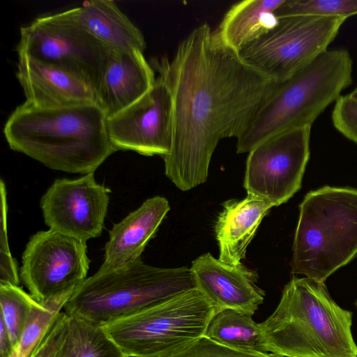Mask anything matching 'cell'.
I'll return each mask as SVG.
<instances>
[{
  "mask_svg": "<svg viewBox=\"0 0 357 357\" xmlns=\"http://www.w3.org/2000/svg\"><path fill=\"white\" fill-rule=\"evenodd\" d=\"M222 206L215 225L219 260L238 266L245 258L247 248L261 220L273 206L266 199L248 194L244 199H230Z\"/></svg>",
  "mask_w": 357,
  "mask_h": 357,
  "instance_id": "ac0fdd59",
  "label": "cell"
},
{
  "mask_svg": "<svg viewBox=\"0 0 357 357\" xmlns=\"http://www.w3.org/2000/svg\"><path fill=\"white\" fill-rule=\"evenodd\" d=\"M106 126L117 151L130 150L162 158L168 155L172 141V100L164 79L158 75L144 96L107 116Z\"/></svg>",
  "mask_w": 357,
  "mask_h": 357,
  "instance_id": "4fadbf2b",
  "label": "cell"
},
{
  "mask_svg": "<svg viewBox=\"0 0 357 357\" xmlns=\"http://www.w3.org/2000/svg\"><path fill=\"white\" fill-rule=\"evenodd\" d=\"M61 357L128 356L112 339L103 326L68 315Z\"/></svg>",
  "mask_w": 357,
  "mask_h": 357,
  "instance_id": "7402d4cb",
  "label": "cell"
},
{
  "mask_svg": "<svg viewBox=\"0 0 357 357\" xmlns=\"http://www.w3.org/2000/svg\"><path fill=\"white\" fill-rule=\"evenodd\" d=\"M150 63L172 100L165 173L187 191L206 181L219 142L242 134L275 82L223 45L207 23L181 41L172 59Z\"/></svg>",
  "mask_w": 357,
  "mask_h": 357,
  "instance_id": "6da1fadb",
  "label": "cell"
},
{
  "mask_svg": "<svg viewBox=\"0 0 357 357\" xmlns=\"http://www.w3.org/2000/svg\"><path fill=\"white\" fill-rule=\"evenodd\" d=\"M15 352L8 331L1 319L0 321V357H11Z\"/></svg>",
  "mask_w": 357,
  "mask_h": 357,
  "instance_id": "f546056e",
  "label": "cell"
},
{
  "mask_svg": "<svg viewBox=\"0 0 357 357\" xmlns=\"http://www.w3.org/2000/svg\"><path fill=\"white\" fill-rule=\"evenodd\" d=\"M357 255V190L326 185L299 205L291 273L325 282Z\"/></svg>",
  "mask_w": 357,
  "mask_h": 357,
  "instance_id": "8992f818",
  "label": "cell"
},
{
  "mask_svg": "<svg viewBox=\"0 0 357 357\" xmlns=\"http://www.w3.org/2000/svg\"><path fill=\"white\" fill-rule=\"evenodd\" d=\"M352 69L347 50H327L291 76L275 82L236 139L237 153H249L259 142L280 132L311 128L351 84Z\"/></svg>",
  "mask_w": 357,
  "mask_h": 357,
  "instance_id": "277c9868",
  "label": "cell"
},
{
  "mask_svg": "<svg viewBox=\"0 0 357 357\" xmlns=\"http://www.w3.org/2000/svg\"><path fill=\"white\" fill-rule=\"evenodd\" d=\"M170 210L167 199L155 196L114 225L105 245L102 269L121 268L139 258Z\"/></svg>",
  "mask_w": 357,
  "mask_h": 357,
  "instance_id": "e0dca14e",
  "label": "cell"
},
{
  "mask_svg": "<svg viewBox=\"0 0 357 357\" xmlns=\"http://www.w3.org/2000/svg\"><path fill=\"white\" fill-rule=\"evenodd\" d=\"M284 0H245L232 5L213 31L225 46L240 52L274 29L279 22L275 11Z\"/></svg>",
  "mask_w": 357,
  "mask_h": 357,
  "instance_id": "ffe728a7",
  "label": "cell"
},
{
  "mask_svg": "<svg viewBox=\"0 0 357 357\" xmlns=\"http://www.w3.org/2000/svg\"><path fill=\"white\" fill-rule=\"evenodd\" d=\"M334 127L357 144V102L349 94L340 96L332 112Z\"/></svg>",
  "mask_w": 357,
  "mask_h": 357,
  "instance_id": "83f0119b",
  "label": "cell"
},
{
  "mask_svg": "<svg viewBox=\"0 0 357 357\" xmlns=\"http://www.w3.org/2000/svg\"><path fill=\"white\" fill-rule=\"evenodd\" d=\"M218 312L195 288L103 327L128 357H162L204 335Z\"/></svg>",
  "mask_w": 357,
  "mask_h": 357,
  "instance_id": "52a82bcc",
  "label": "cell"
},
{
  "mask_svg": "<svg viewBox=\"0 0 357 357\" xmlns=\"http://www.w3.org/2000/svg\"><path fill=\"white\" fill-rule=\"evenodd\" d=\"M89 264L86 242L49 229L29 238L20 277L38 303L65 304L87 278Z\"/></svg>",
  "mask_w": 357,
  "mask_h": 357,
  "instance_id": "30bf717a",
  "label": "cell"
},
{
  "mask_svg": "<svg viewBox=\"0 0 357 357\" xmlns=\"http://www.w3.org/2000/svg\"><path fill=\"white\" fill-rule=\"evenodd\" d=\"M259 326L268 352L282 357H357L352 312L333 301L325 282L293 277Z\"/></svg>",
  "mask_w": 357,
  "mask_h": 357,
  "instance_id": "3957f363",
  "label": "cell"
},
{
  "mask_svg": "<svg viewBox=\"0 0 357 357\" xmlns=\"http://www.w3.org/2000/svg\"><path fill=\"white\" fill-rule=\"evenodd\" d=\"M71 16L108 50L144 52L142 31L112 0H89L69 9Z\"/></svg>",
  "mask_w": 357,
  "mask_h": 357,
  "instance_id": "d6986e66",
  "label": "cell"
},
{
  "mask_svg": "<svg viewBox=\"0 0 357 357\" xmlns=\"http://www.w3.org/2000/svg\"><path fill=\"white\" fill-rule=\"evenodd\" d=\"M34 301L19 285L0 284L1 319L8 331L15 350Z\"/></svg>",
  "mask_w": 357,
  "mask_h": 357,
  "instance_id": "603a6c76",
  "label": "cell"
},
{
  "mask_svg": "<svg viewBox=\"0 0 357 357\" xmlns=\"http://www.w3.org/2000/svg\"><path fill=\"white\" fill-rule=\"evenodd\" d=\"M345 20L311 15L282 17L274 29L239 54L246 63L280 82L327 51Z\"/></svg>",
  "mask_w": 357,
  "mask_h": 357,
  "instance_id": "ba28073f",
  "label": "cell"
},
{
  "mask_svg": "<svg viewBox=\"0 0 357 357\" xmlns=\"http://www.w3.org/2000/svg\"><path fill=\"white\" fill-rule=\"evenodd\" d=\"M197 288L218 309L237 310L254 314L265 292L257 282L258 273L243 264L231 266L211 253L202 255L190 268Z\"/></svg>",
  "mask_w": 357,
  "mask_h": 357,
  "instance_id": "5bb4252c",
  "label": "cell"
},
{
  "mask_svg": "<svg viewBox=\"0 0 357 357\" xmlns=\"http://www.w3.org/2000/svg\"><path fill=\"white\" fill-rule=\"evenodd\" d=\"M16 77L26 102L40 108L98 104L96 90L90 83L54 64L18 54Z\"/></svg>",
  "mask_w": 357,
  "mask_h": 357,
  "instance_id": "9a60e30c",
  "label": "cell"
},
{
  "mask_svg": "<svg viewBox=\"0 0 357 357\" xmlns=\"http://www.w3.org/2000/svg\"><path fill=\"white\" fill-rule=\"evenodd\" d=\"M162 357H282L273 353H252L232 349L202 336L184 348Z\"/></svg>",
  "mask_w": 357,
  "mask_h": 357,
  "instance_id": "484cf974",
  "label": "cell"
},
{
  "mask_svg": "<svg viewBox=\"0 0 357 357\" xmlns=\"http://www.w3.org/2000/svg\"><path fill=\"white\" fill-rule=\"evenodd\" d=\"M311 128H298L264 139L248 153L244 178L247 193L273 206L286 203L301 188L310 158Z\"/></svg>",
  "mask_w": 357,
  "mask_h": 357,
  "instance_id": "8fae6325",
  "label": "cell"
},
{
  "mask_svg": "<svg viewBox=\"0 0 357 357\" xmlns=\"http://www.w3.org/2000/svg\"><path fill=\"white\" fill-rule=\"evenodd\" d=\"M68 315L61 311L30 357H61Z\"/></svg>",
  "mask_w": 357,
  "mask_h": 357,
  "instance_id": "f1b7e54d",
  "label": "cell"
},
{
  "mask_svg": "<svg viewBox=\"0 0 357 357\" xmlns=\"http://www.w3.org/2000/svg\"><path fill=\"white\" fill-rule=\"evenodd\" d=\"M155 70L139 50H110L96 89L98 105L107 117L132 105L153 86Z\"/></svg>",
  "mask_w": 357,
  "mask_h": 357,
  "instance_id": "2e32d148",
  "label": "cell"
},
{
  "mask_svg": "<svg viewBox=\"0 0 357 357\" xmlns=\"http://www.w3.org/2000/svg\"><path fill=\"white\" fill-rule=\"evenodd\" d=\"M252 314L232 309L217 312L210 321L205 336L222 345L252 353H269L259 326Z\"/></svg>",
  "mask_w": 357,
  "mask_h": 357,
  "instance_id": "44dd1931",
  "label": "cell"
},
{
  "mask_svg": "<svg viewBox=\"0 0 357 357\" xmlns=\"http://www.w3.org/2000/svg\"><path fill=\"white\" fill-rule=\"evenodd\" d=\"M349 94L354 100L357 102V86Z\"/></svg>",
  "mask_w": 357,
  "mask_h": 357,
  "instance_id": "4dcf8cb0",
  "label": "cell"
},
{
  "mask_svg": "<svg viewBox=\"0 0 357 357\" xmlns=\"http://www.w3.org/2000/svg\"><path fill=\"white\" fill-rule=\"evenodd\" d=\"M110 192L96 182L94 172L76 179H56L40 202L45 223L86 243L98 237L104 228Z\"/></svg>",
  "mask_w": 357,
  "mask_h": 357,
  "instance_id": "7c38bea8",
  "label": "cell"
},
{
  "mask_svg": "<svg viewBox=\"0 0 357 357\" xmlns=\"http://www.w3.org/2000/svg\"><path fill=\"white\" fill-rule=\"evenodd\" d=\"M197 288L186 266L160 268L141 258L87 278L63 306L68 316L105 326Z\"/></svg>",
  "mask_w": 357,
  "mask_h": 357,
  "instance_id": "5b68a950",
  "label": "cell"
},
{
  "mask_svg": "<svg viewBox=\"0 0 357 357\" xmlns=\"http://www.w3.org/2000/svg\"><path fill=\"white\" fill-rule=\"evenodd\" d=\"M64 305L58 303L44 305L35 301L15 352L11 357H30Z\"/></svg>",
  "mask_w": 357,
  "mask_h": 357,
  "instance_id": "d4e9b609",
  "label": "cell"
},
{
  "mask_svg": "<svg viewBox=\"0 0 357 357\" xmlns=\"http://www.w3.org/2000/svg\"><path fill=\"white\" fill-rule=\"evenodd\" d=\"M275 14L278 19L298 15L347 19L357 14V0H284Z\"/></svg>",
  "mask_w": 357,
  "mask_h": 357,
  "instance_id": "cb8c5ba5",
  "label": "cell"
},
{
  "mask_svg": "<svg viewBox=\"0 0 357 357\" xmlns=\"http://www.w3.org/2000/svg\"><path fill=\"white\" fill-rule=\"evenodd\" d=\"M17 52L66 69L96 90L110 50L67 10L38 17L22 26Z\"/></svg>",
  "mask_w": 357,
  "mask_h": 357,
  "instance_id": "9c48e42d",
  "label": "cell"
},
{
  "mask_svg": "<svg viewBox=\"0 0 357 357\" xmlns=\"http://www.w3.org/2000/svg\"><path fill=\"white\" fill-rule=\"evenodd\" d=\"M356 306H357V301H356Z\"/></svg>",
  "mask_w": 357,
  "mask_h": 357,
  "instance_id": "1f68e13d",
  "label": "cell"
},
{
  "mask_svg": "<svg viewBox=\"0 0 357 357\" xmlns=\"http://www.w3.org/2000/svg\"><path fill=\"white\" fill-rule=\"evenodd\" d=\"M1 223H0V282L19 284L20 282L17 266L12 257L8 240L6 188L3 180L0 184Z\"/></svg>",
  "mask_w": 357,
  "mask_h": 357,
  "instance_id": "4316f807",
  "label": "cell"
},
{
  "mask_svg": "<svg viewBox=\"0 0 357 357\" xmlns=\"http://www.w3.org/2000/svg\"><path fill=\"white\" fill-rule=\"evenodd\" d=\"M98 104L40 108L26 102L8 116L3 135L9 147L58 171L87 174L117 150Z\"/></svg>",
  "mask_w": 357,
  "mask_h": 357,
  "instance_id": "7a4b0ae2",
  "label": "cell"
}]
</instances>
